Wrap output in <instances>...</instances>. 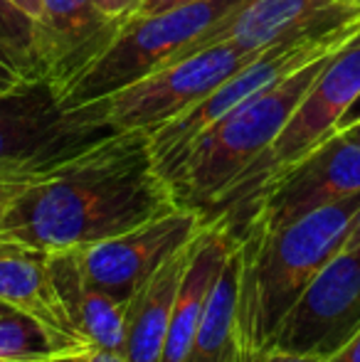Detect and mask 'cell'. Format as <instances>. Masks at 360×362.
<instances>
[{
  "label": "cell",
  "instance_id": "cell-1",
  "mask_svg": "<svg viewBox=\"0 0 360 362\" xmlns=\"http://www.w3.org/2000/svg\"><path fill=\"white\" fill-rule=\"evenodd\" d=\"M173 207L149 134L124 131L33 182L0 215V237L40 254L77 252Z\"/></svg>",
  "mask_w": 360,
  "mask_h": 362
},
{
  "label": "cell",
  "instance_id": "cell-2",
  "mask_svg": "<svg viewBox=\"0 0 360 362\" xmlns=\"http://www.w3.org/2000/svg\"><path fill=\"white\" fill-rule=\"evenodd\" d=\"M358 207L360 192L279 229L247 222L237 232L242 257L237 300L240 355H257L269 345L279 320L296 303L308 281L343 249Z\"/></svg>",
  "mask_w": 360,
  "mask_h": 362
},
{
  "label": "cell",
  "instance_id": "cell-3",
  "mask_svg": "<svg viewBox=\"0 0 360 362\" xmlns=\"http://www.w3.org/2000/svg\"><path fill=\"white\" fill-rule=\"evenodd\" d=\"M338 52L321 54L252 94L166 163L161 175L173 190L175 202L202 215L210 207L227 205L286 126L308 86Z\"/></svg>",
  "mask_w": 360,
  "mask_h": 362
},
{
  "label": "cell",
  "instance_id": "cell-4",
  "mask_svg": "<svg viewBox=\"0 0 360 362\" xmlns=\"http://www.w3.org/2000/svg\"><path fill=\"white\" fill-rule=\"evenodd\" d=\"M114 134L101 101L67 109L50 76L0 94V170L40 180Z\"/></svg>",
  "mask_w": 360,
  "mask_h": 362
},
{
  "label": "cell",
  "instance_id": "cell-5",
  "mask_svg": "<svg viewBox=\"0 0 360 362\" xmlns=\"http://www.w3.org/2000/svg\"><path fill=\"white\" fill-rule=\"evenodd\" d=\"M242 0H200L149 18H129L109 45L59 84L67 109L109 99L124 86L182 59L190 45Z\"/></svg>",
  "mask_w": 360,
  "mask_h": 362
},
{
  "label": "cell",
  "instance_id": "cell-6",
  "mask_svg": "<svg viewBox=\"0 0 360 362\" xmlns=\"http://www.w3.org/2000/svg\"><path fill=\"white\" fill-rule=\"evenodd\" d=\"M358 35H360V20H353V23L336 25V28L311 30V33L296 35V37L281 40V42L267 47L260 57H255L245 67L237 69L232 76H227L217 89H212L205 99H200L195 106H190L185 114H180L178 119L151 131L149 144L158 173L195 136H200L205 129H210L215 121H220L237 104L250 99L257 91L267 89V86L274 84L277 79H281V76L291 74L294 69L303 67L311 59L343 49Z\"/></svg>",
  "mask_w": 360,
  "mask_h": 362
},
{
  "label": "cell",
  "instance_id": "cell-7",
  "mask_svg": "<svg viewBox=\"0 0 360 362\" xmlns=\"http://www.w3.org/2000/svg\"><path fill=\"white\" fill-rule=\"evenodd\" d=\"M262 52L265 49L250 52L237 45L202 47L111 94L109 99L101 101L104 116L119 134L124 131L151 134L158 126L185 114L190 106L217 89L227 76L260 57Z\"/></svg>",
  "mask_w": 360,
  "mask_h": 362
},
{
  "label": "cell",
  "instance_id": "cell-8",
  "mask_svg": "<svg viewBox=\"0 0 360 362\" xmlns=\"http://www.w3.org/2000/svg\"><path fill=\"white\" fill-rule=\"evenodd\" d=\"M360 94V35L351 45L341 49L331 62L323 67V72L316 76L303 99L289 116L286 126L279 131L274 144L267 148L265 156L257 160L247 180L240 185V190L230 197L227 205L247 200L262 190L269 180L281 175L291 165L313 153L321 144H326L331 136H336V129L351 104Z\"/></svg>",
  "mask_w": 360,
  "mask_h": 362
},
{
  "label": "cell",
  "instance_id": "cell-9",
  "mask_svg": "<svg viewBox=\"0 0 360 362\" xmlns=\"http://www.w3.org/2000/svg\"><path fill=\"white\" fill-rule=\"evenodd\" d=\"M360 330V247L341 249L286 310L269 345L331 358ZM267 345V348H269Z\"/></svg>",
  "mask_w": 360,
  "mask_h": 362
},
{
  "label": "cell",
  "instance_id": "cell-10",
  "mask_svg": "<svg viewBox=\"0 0 360 362\" xmlns=\"http://www.w3.org/2000/svg\"><path fill=\"white\" fill-rule=\"evenodd\" d=\"M205 222L202 212L178 205L119 237L77 249L82 272L91 286L129 305L156 269L190 244Z\"/></svg>",
  "mask_w": 360,
  "mask_h": 362
},
{
  "label": "cell",
  "instance_id": "cell-11",
  "mask_svg": "<svg viewBox=\"0 0 360 362\" xmlns=\"http://www.w3.org/2000/svg\"><path fill=\"white\" fill-rule=\"evenodd\" d=\"M360 192V144L331 136L303 160L267 182L252 197L250 224L279 229L318 207ZM245 222V224H247Z\"/></svg>",
  "mask_w": 360,
  "mask_h": 362
},
{
  "label": "cell",
  "instance_id": "cell-12",
  "mask_svg": "<svg viewBox=\"0 0 360 362\" xmlns=\"http://www.w3.org/2000/svg\"><path fill=\"white\" fill-rule=\"evenodd\" d=\"M353 20H360V0H242L190 45L185 57L212 45L260 52L281 40Z\"/></svg>",
  "mask_w": 360,
  "mask_h": 362
},
{
  "label": "cell",
  "instance_id": "cell-13",
  "mask_svg": "<svg viewBox=\"0 0 360 362\" xmlns=\"http://www.w3.org/2000/svg\"><path fill=\"white\" fill-rule=\"evenodd\" d=\"M126 20H111L96 0H42L35 20V52L45 76L64 84L114 40Z\"/></svg>",
  "mask_w": 360,
  "mask_h": 362
},
{
  "label": "cell",
  "instance_id": "cell-14",
  "mask_svg": "<svg viewBox=\"0 0 360 362\" xmlns=\"http://www.w3.org/2000/svg\"><path fill=\"white\" fill-rule=\"evenodd\" d=\"M235 239L237 232L232 229V224H227L220 217L207 219L197 237L192 239L190 262H187L173 300V313H170L161 362H185L195 330L200 325L202 310L210 298L212 284H215L225 259L230 257Z\"/></svg>",
  "mask_w": 360,
  "mask_h": 362
},
{
  "label": "cell",
  "instance_id": "cell-15",
  "mask_svg": "<svg viewBox=\"0 0 360 362\" xmlns=\"http://www.w3.org/2000/svg\"><path fill=\"white\" fill-rule=\"evenodd\" d=\"M0 303L35 318L59 348L69 353L87 348V343L79 340L69 325L67 313L57 298L47 254L18 247L5 237H0Z\"/></svg>",
  "mask_w": 360,
  "mask_h": 362
},
{
  "label": "cell",
  "instance_id": "cell-16",
  "mask_svg": "<svg viewBox=\"0 0 360 362\" xmlns=\"http://www.w3.org/2000/svg\"><path fill=\"white\" fill-rule=\"evenodd\" d=\"M47 267L59 303L79 340L94 348L124 353L129 305L119 303L109 293L91 286L82 272L79 252L47 254Z\"/></svg>",
  "mask_w": 360,
  "mask_h": 362
},
{
  "label": "cell",
  "instance_id": "cell-17",
  "mask_svg": "<svg viewBox=\"0 0 360 362\" xmlns=\"http://www.w3.org/2000/svg\"><path fill=\"white\" fill-rule=\"evenodd\" d=\"M190 252L192 242L175 252L166 264H161L153 276L129 300L124 345V355L129 362H161L170 313H173V300L187 262H190Z\"/></svg>",
  "mask_w": 360,
  "mask_h": 362
},
{
  "label": "cell",
  "instance_id": "cell-18",
  "mask_svg": "<svg viewBox=\"0 0 360 362\" xmlns=\"http://www.w3.org/2000/svg\"><path fill=\"white\" fill-rule=\"evenodd\" d=\"M242 257L235 239L230 257L225 259L210 298L202 310L185 362H237L240 360V330H237V300H240Z\"/></svg>",
  "mask_w": 360,
  "mask_h": 362
},
{
  "label": "cell",
  "instance_id": "cell-19",
  "mask_svg": "<svg viewBox=\"0 0 360 362\" xmlns=\"http://www.w3.org/2000/svg\"><path fill=\"white\" fill-rule=\"evenodd\" d=\"M57 355H69V350L59 348L35 318L13 308L0 313V362H37Z\"/></svg>",
  "mask_w": 360,
  "mask_h": 362
},
{
  "label": "cell",
  "instance_id": "cell-20",
  "mask_svg": "<svg viewBox=\"0 0 360 362\" xmlns=\"http://www.w3.org/2000/svg\"><path fill=\"white\" fill-rule=\"evenodd\" d=\"M0 45L10 47L35 72L42 74L37 62V52H35V18H30L13 0H0Z\"/></svg>",
  "mask_w": 360,
  "mask_h": 362
},
{
  "label": "cell",
  "instance_id": "cell-21",
  "mask_svg": "<svg viewBox=\"0 0 360 362\" xmlns=\"http://www.w3.org/2000/svg\"><path fill=\"white\" fill-rule=\"evenodd\" d=\"M37 76H42V74L35 72V69L30 67L20 54H15L10 47L0 45V94H5V91L15 89V86L25 84V81H30V79H37Z\"/></svg>",
  "mask_w": 360,
  "mask_h": 362
},
{
  "label": "cell",
  "instance_id": "cell-22",
  "mask_svg": "<svg viewBox=\"0 0 360 362\" xmlns=\"http://www.w3.org/2000/svg\"><path fill=\"white\" fill-rule=\"evenodd\" d=\"M33 182V177H25V175H15V173H8V170H0V215L28 190Z\"/></svg>",
  "mask_w": 360,
  "mask_h": 362
},
{
  "label": "cell",
  "instance_id": "cell-23",
  "mask_svg": "<svg viewBox=\"0 0 360 362\" xmlns=\"http://www.w3.org/2000/svg\"><path fill=\"white\" fill-rule=\"evenodd\" d=\"M326 360L328 358H323V355L294 353V350H284V348H274V345H269V348L260 350L252 362H326Z\"/></svg>",
  "mask_w": 360,
  "mask_h": 362
},
{
  "label": "cell",
  "instance_id": "cell-24",
  "mask_svg": "<svg viewBox=\"0 0 360 362\" xmlns=\"http://www.w3.org/2000/svg\"><path fill=\"white\" fill-rule=\"evenodd\" d=\"M62 362H129L124 353L119 350H106V348H94V345H87V348L77 350V353L64 355Z\"/></svg>",
  "mask_w": 360,
  "mask_h": 362
},
{
  "label": "cell",
  "instance_id": "cell-25",
  "mask_svg": "<svg viewBox=\"0 0 360 362\" xmlns=\"http://www.w3.org/2000/svg\"><path fill=\"white\" fill-rule=\"evenodd\" d=\"M190 3H200V0H141L131 18H149V15H158L166 13V10L182 8V5H190Z\"/></svg>",
  "mask_w": 360,
  "mask_h": 362
},
{
  "label": "cell",
  "instance_id": "cell-26",
  "mask_svg": "<svg viewBox=\"0 0 360 362\" xmlns=\"http://www.w3.org/2000/svg\"><path fill=\"white\" fill-rule=\"evenodd\" d=\"M141 0H96L99 10L111 20H129Z\"/></svg>",
  "mask_w": 360,
  "mask_h": 362
},
{
  "label": "cell",
  "instance_id": "cell-27",
  "mask_svg": "<svg viewBox=\"0 0 360 362\" xmlns=\"http://www.w3.org/2000/svg\"><path fill=\"white\" fill-rule=\"evenodd\" d=\"M326 362H360V330L341 350H336Z\"/></svg>",
  "mask_w": 360,
  "mask_h": 362
},
{
  "label": "cell",
  "instance_id": "cell-28",
  "mask_svg": "<svg viewBox=\"0 0 360 362\" xmlns=\"http://www.w3.org/2000/svg\"><path fill=\"white\" fill-rule=\"evenodd\" d=\"M356 124H360V94H358V99L351 104V109L346 111V116H343V119H341V124H338L336 134H338V131L351 129V126H356Z\"/></svg>",
  "mask_w": 360,
  "mask_h": 362
},
{
  "label": "cell",
  "instance_id": "cell-29",
  "mask_svg": "<svg viewBox=\"0 0 360 362\" xmlns=\"http://www.w3.org/2000/svg\"><path fill=\"white\" fill-rule=\"evenodd\" d=\"M356 247H360V207H358L356 217H353V222H351L346 242H343V249H356Z\"/></svg>",
  "mask_w": 360,
  "mask_h": 362
},
{
  "label": "cell",
  "instance_id": "cell-30",
  "mask_svg": "<svg viewBox=\"0 0 360 362\" xmlns=\"http://www.w3.org/2000/svg\"><path fill=\"white\" fill-rule=\"evenodd\" d=\"M18 8H23L25 13L30 15V18H35L37 20L40 18V13H42V0H13Z\"/></svg>",
  "mask_w": 360,
  "mask_h": 362
},
{
  "label": "cell",
  "instance_id": "cell-31",
  "mask_svg": "<svg viewBox=\"0 0 360 362\" xmlns=\"http://www.w3.org/2000/svg\"><path fill=\"white\" fill-rule=\"evenodd\" d=\"M336 136H343V139H348V141H356V144H360V124L351 126V129H346V131H338Z\"/></svg>",
  "mask_w": 360,
  "mask_h": 362
},
{
  "label": "cell",
  "instance_id": "cell-32",
  "mask_svg": "<svg viewBox=\"0 0 360 362\" xmlns=\"http://www.w3.org/2000/svg\"><path fill=\"white\" fill-rule=\"evenodd\" d=\"M252 360H255V355H240V360L237 362H252Z\"/></svg>",
  "mask_w": 360,
  "mask_h": 362
},
{
  "label": "cell",
  "instance_id": "cell-33",
  "mask_svg": "<svg viewBox=\"0 0 360 362\" xmlns=\"http://www.w3.org/2000/svg\"><path fill=\"white\" fill-rule=\"evenodd\" d=\"M64 355H57V358H47V360H37V362H62Z\"/></svg>",
  "mask_w": 360,
  "mask_h": 362
},
{
  "label": "cell",
  "instance_id": "cell-34",
  "mask_svg": "<svg viewBox=\"0 0 360 362\" xmlns=\"http://www.w3.org/2000/svg\"><path fill=\"white\" fill-rule=\"evenodd\" d=\"M5 310H10V308L5 303H0V313H5Z\"/></svg>",
  "mask_w": 360,
  "mask_h": 362
}]
</instances>
